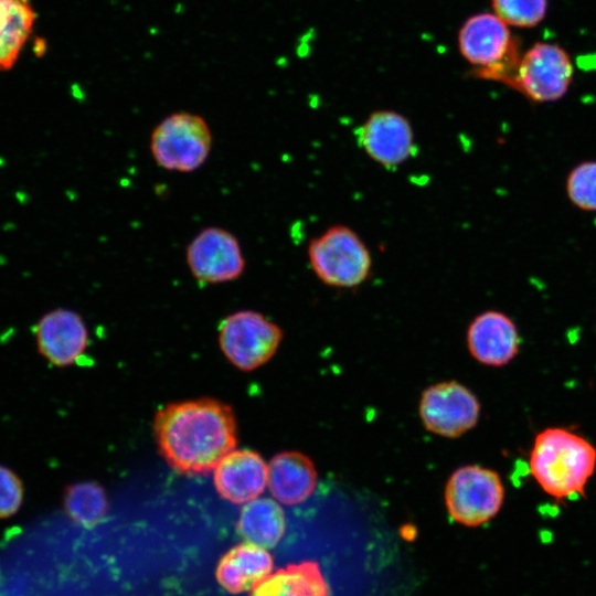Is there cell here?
I'll list each match as a JSON object with an SVG mask.
<instances>
[{
	"mask_svg": "<svg viewBox=\"0 0 596 596\" xmlns=\"http://www.w3.org/2000/svg\"><path fill=\"white\" fill-rule=\"evenodd\" d=\"M155 436L172 469L184 475H204L235 447L236 424L231 407L220 401L177 402L157 413Z\"/></svg>",
	"mask_w": 596,
	"mask_h": 596,
	"instance_id": "1",
	"label": "cell"
},
{
	"mask_svg": "<svg viewBox=\"0 0 596 596\" xmlns=\"http://www.w3.org/2000/svg\"><path fill=\"white\" fill-rule=\"evenodd\" d=\"M529 468L541 489L556 500L585 497L596 469V448L570 429L549 427L534 438Z\"/></svg>",
	"mask_w": 596,
	"mask_h": 596,
	"instance_id": "2",
	"label": "cell"
},
{
	"mask_svg": "<svg viewBox=\"0 0 596 596\" xmlns=\"http://www.w3.org/2000/svg\"><path fill=\"white\" fill-rule=\"evenodd\" d=\"M458 46L472 65V75L509 85L521 58V42L494 13L468 18L458 32Z\"/></svg>",
	"mask_w": 596,
	"mask_h": 596,
	"instance_id": "3",
	"label": "cell"
},
{
	"mask_svg": "<svg viewBox=\"0 0 596 596\" xmlns=\"http://www.w3.org/2000/svg\"><path fill=\"white\" fill-rule=\"evenodd\" d=\"M307 254L317 278L330 287L354 288L371 274L372 255L368 246L345 225H332L313 237Z\"/></svg>",
	"mask_w": 596,
	"mask_h": 596,
	"instance_id": "4",
	"label": "cell"
},
{
	"mask_svg": "<svg viewBox=\"0 0 596 596\" xmlns=\"http://www.w3.org/2000/svg\"><path fill=\"white\" fill-rule=\"evenodd\" d=\"M212 132L199 115L173 113L160 121L150 136V152L156 163L169 171L192 172L209 158Z\"/></svg>",
	"mask_w": 596,
	"mask_h": 596,
	"instance_id": "5",
	"label": "cell"
},
{
	"mask_svg": "<svg viewBox=\"0 0 596 596\" xmlns=\"http://www.w3.org/2000/svg\"><path fill=\"white\" fill-rule=\"evenodd\" d=\"M503 499L504 488L498 472L477 465L455 470L445 488L449 514L467 526L491 520L501 509Z\"/></svg>",
	"mask_w": 596,
	"mask_h": 596,
	"instance_id": "6",
	"label": "cell"
},
{
	"mask_svg": "<svg viewBox=\"0 0 596 596\" xmlns=\"http://www.w3.org/2000/svg\"><path fill=\"white\" fill-rule=\"evenodd\" d=\"M283 339L281 329L253 310L236 311L219 326V341L225 356L236 368L252 371L265 364Z\"/></svg>",
	"mask_w": 596,
	"mask_h": 596,
	"instance_id": "7",
	"label": "cell"
},
{
	"mask_svg": "<svg viewBox=\"0 0 596 596\" xmlns=\"http://www.w3.org/2000/svg\"><path fill=\"white\" fill-rule=\"evenodd\" d=\"M573 65L567 52L552 43L539 42L521 55L509 87L536 103L554 102L567 92Z\"/></svg>",
	"mask_w": 596,
	"mask_h": 596,
	"instance_id": "8",
	"label": "cell"
},
{
	"mask_svg": "<svg viewBox=\"0 0 596 596\" xmlns=\"http://www.w3.org/2000/svg\"><path fill=\"white\" fill-rule=\"evenodd\" d=\"M480 404L476 395L457 381L428 386L419 402L425 428L436 435L456 438L478 423Z\"/></svg>",
	"mask_w": 596,
	"mask_h": 596,
	"instance_id": "9",
	"label": "cell"
},
{
	"mask_svg": "<svg viewBox=\"0 0 596 596\" xmlns=\"http://www.w3.org/2000/svg\"><path fill=\"white\" fill-rule=\"evenodd\" d=\"M187 265L198 283L236 280L245 269L238 240L230 231L211 226L199 232L185 251Z\"/></svg>",
	"mask_w": 596,
	"mask_h": 596,
	"instance_id": "10",
	"label": "cell"
},
{
	"mask_svg": "<svg viewBox=\"0 0 596 596\" xmlns=\"http://www.w3.org/2000/svg\"><path fill=\"white\" fill-rule=\"evenodd\" d=\"M355 135L364 152L386 169L400 167L416 152L414 131L408 119L394 110L373 111Z\"/></svg>",
	"mask_w": 596,
	"mask_h": 596,
	"instance_id": "11",
	"label": "cell"
},
{
	"mask_svg": "<svg viewBox=\"0 0 596 596\" xmlns=\"http://www.w3.org/2000/svg\"><path fill=\"white\" fill-rule=\"evenodd\" d=\"M521 339L510 317L487 310L475 317L467 330V345L478 362L490 366L508 364L519 352Z\"/></svg>",
	"mask_w": 596,
	"mask_h": 596,
	"instance_id": "12",
	"label": "cell"
},
{
	"mask_svg": "<svg viewBox=\"0 0 596 596\" xmlns=\"http://www.w3.org/2000/svg\"><path fill=\"white\" fill-rule=\"evenodd\" d=\"M35 333L39 351L57 366L75 363L84 353L88 340L82 317L64 308L45 313L40 319Z\"/></svg>",
	"mask_w": 596,
	"mask_h": 596,
	"instance_id": "13",
	"label": "cell"
},
{
	"mask_svg": "<svg viewBox=\"0 0 596 596\" xmlns=\"http://www.w3.org/2000/svg\"><path fill=\"white\" fill-rule=\"evenodd\" d=\"M268 467L253 450L227 454L215 467L214 485L219 494L233 503H247L264 492Z\"/></svg>",
	"mask_w": 596,
	"mask_h": 596,
	"instance_id": "14",
	"label": "cell"
},
{
	"mask_svg": "<svg viewBox=\"0 0 596 596\" xmlns=\"http://www.w3.org/2000/svg\"><path fill=\"white\" fill-rule=\"evenodd\" d=\"M318 473L311 459L299 451L275 455L268 467V486L273 497L285 504L304 502L313 492Z\"/></svg>",
	"mask_w": 596,
	"mask_h": 596,
	"instance_id": "15",
	"label": "cell"
},
{
	"mask_svg": "<svg viewBox=\"0 0 596 596\" xmlns=\"http://www.w3.org/2000/svg\"><path fill=\"white\" fill-rule=\"evenodd\" d=\"M272 565V557L264 547L246 542L234 546L222 557L216 577L227 592L240 593L252 589L266 578Z\"/></svg>",
	"mask_w": 596,
	"mask_h": 596,
	"instance_id": "16",
	"label": "cell"
},
{
	"mask_svg": "<svg viewBox=\"0 0 596 596\" xmlns=\"http://www.w3.org/2000/svg\"><path fill=\"white\" fill-rule=\"evenodd\" d=\"M236 526L247 543L272 547L284 535L285 514L273 499L256 498L243 507Z\"/></svg>",
	"mask_w": 596,
	"mask_h": 596,
	"instance_id": "17",
	"label": "cell"
},
{
	"mask_svg": "<svg viewBox=\"0 0 596 596\" xmlns=\"http://www.w3.org/2000/svg\"><path fill=\"white\" fill-rule=\"evenodd\" d=\"M35 17L29 0H0V71L10 70L17 62Z\"/></svg>",
	"mask_w": 596,
	"mask_h": 596,
	"instance_id": "18",
	"label": "cell"
},
{
	"mask_svg": "<svg viewBox=\"0 0 596 596\" xmlns=\"http://www.w3.org/2000/svg\"><path fill=\"white\" fill-rule=\"evenodd\" d=\"M328 588L316 563L290 565L257 583L251 596H327Z\"/></svg>",
	"mask_w": 596,
	"mask_h": 596,
	"instance_id": "19",
	"label": "cell"
},
{
	"mask_svg": "<svg viewBox=\"0 0 596 596\" xmlns=\"http://www.w3.org/2000/svg\"><path fill=\"white\" fill-rule=\"evenodd\" d=\"M65 508L74 521L92 526L105 515L107 500L100 486L95 482H82L67 489Z\"/></svg>",
	"mask_w": 596,
	"mask_h": 596,
	"instance_id": "20",
	"label": "cell"
},
{
	"mask_svg": "<svg viewBox=\"0 0 596 596\" xmlns=\"http://www.w3.org/2000/svg\"><path fill=\"white\" fill-rule=\"evenodd\" d=\"M566 193L578 209L596 212V161H583L566 178Z\"/></svg>",
	"mask_w": 596,
	"mask_h": 596,
	"instance_id": "21",
	"label": "cell"
},
{
	"mask_svg": "<svg viewBox=\"0 0 596 596\" xmlns=\"http://www.w3.org/2000/svg\"><path fill=\"white\" fill-rule=\"evenodd\" d=\"M491 6L501 20L509 25L532 28L545 17L546 0H491Z\"/></svg>",
	"mask_w": 596,
	"mask_h": 596,
	"instance_id": "22",
	"label": "cell"
},
{
	"mask_svg": "<svg viewBox=\"0 0 596 596\" xmlns=\"http://www.w3.org/2000/svg\"><path fill=\"white\" fill-rule=\"evenodd\" d=\"M23 498L22 483L18 476L0 466V519L14 514Z\"/></svg>",
	"mask_w": 596,
	"mask_h": 596,
	"instance_id": "23",
	"label": "cell"
}]
</instances>
